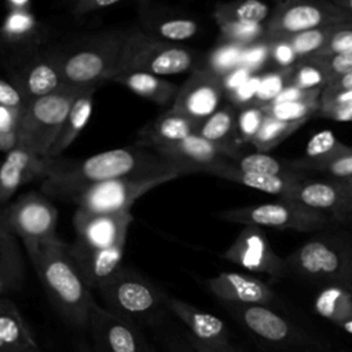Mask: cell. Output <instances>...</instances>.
Wrapping results in <instances>:
<instances>
[{"instance_id":"6da1fadb","label":"cell","mask_w":352,"mask_h":352,"mask_svg":"<svg viewBox=\"0 0 352 352\" xmlns=\"http://www.w3.org/2000/svg\"><path fill=\"white\" fill-rule=\"evenodd\" d=\"M191 170L155 150L132 144L69 161L66 168L40 183L41 192L48 198L76 201L91 186L116 179H158L179 177Z\"/></svg>"},{"instance_id":"7a4b0ae2","label":"cell","mask_w":352,"mask_h":352,"mask_svg":"<svg viewBox=\"0 0 352 352\" xmlns=\"http://www.w3.org/2000/svg\"><path fill=\"white\" fill-rule=\"evenodd\" d=\"M25 249L55 311L69 326L88 329L95 300L73 263L69 243L56 235Z\"/></svg>"},{"instance_id":"3957f363","label":"cell","mask_w":352,"mask_h":352,"mask_svg":"<svg viewBox=\"0 0 352 352\" xmlns=\"http://www.w3.org/2000/svg\"><path fill=\"white\" fill-rule=\"evenodd\" d=\"M131 29L113 28L88 33L51 50L65 85H100L116 76Z\"/></svg>"},{"instance_id":"277c9868","label":"cell","mask_w":352,"mask_h":352,"mask_svg":"<svg viewBox=\"0 0 352 352\" xmlns=\"http://www.w3.org/2000/svg\"><path fill=\"white\" fill-rule=\"evenodd\" d=\"M95 292L106 308L138 326H160L169 312L168 298L158 286L143 275L121 267Z\"/></svg>"},{"instance_id":"5b68a950","label":"cell","mask_w":352,"mask_h":352,"mask_svg":"<svg viewBox=\"0 0 352 352\" xmlns=\"http://www.w3.org/2000/svg\"><path fill=\"white\" fill-rule=\"evenodd\" d=\"M91 87V85H89ZM87 87H69L37 98L23 109L16 128V147L48 157L72 104Z\"/></svg>"},{"instance_id":"8992f818","label":"cell","mask_w":352,"mask_h":352,"mask_svg":"<svg viewBox=\"0 0 352 352\" xmlns=\"http://www.w3.org/2000/svg\"><path fill=\"white\" fill-rule=\"evenodd\" d=\"M194 65L195 56L186 47L153 37L142 29H131L120 55L116 76L142 72L164 77L184 73Z\"/></svg>"},{"instance_id":"52a82bcc","label":"cell","mask_w":352,"mask_h":352,"mask_svg":"<svg viewBox=\"0 0 352 352\" xmlns=\"http://www.w3.org/2000/svg\"><path fill=\"white\" fill-rule=\"evenodd\" d=\"M0 221L26 246L56 236L58 212L48 197L30 191L0 208Z\"/></svg>"},{"instance_id":"ba28073f","label":"cell","mask_w":352,"mask_h":352,"mask_svg":"<svg viewBox=\"0 0 352 352\" xmlns=\"http://www.w3.org/2000/svg\"><path fill=\"white\" fill-rule=\"evenodd\" d=\"M173 180V177L158 179H116L102 182L85 190L74 204L91 213H121L129 212L132 204L153 188Z\"/></svg>"},{"instance_id":"9c48e42d","label":"cell","mask_w":352,"mask_h":352,"mask_svg":"<svg viewBox=\"0 0 352 352\" xmlns=\"http://www.w3.org/2000/svg\"><path fill=\"white\" fill-rule=\"evenodd\" d=\"M96 352H155L140 326L121 318L95 302L89 315V327Z\"/></svg>"},{"instance_id":"30bf717a","label":"cell","mask_w":352,"mask_h":352,"mask_svg":"<svg viewBox=\"0 0 352 352\" xmlns=\"http://www.w3.org/2000/svg\"><path fill=\"white\" fill-rule=\"evenodd\" d=\"M67 162L62 158L36 155L21 147L10 150L0 161V206L8 202L19 187L44 182L62 172Z\"/></svg>"},{"instance_id":"8fae6325","label":"cell","mask_w":352,"mask_h":352,"mask_svg":"<svg viewBox=\"0 0 352 352\" xmlns=\"http://www.w3.org/2000/svg\"><path fill=\"white\" fill-rule=\"evenodd\" d=\"M132 220L131 212L91 213L78 208L73 216L76 239L95 249L125 245Z\"/></svg>"},{"instance_id":"7c38bea8","label":"cell","mask_w":352,"mask_h":352,"mask_svg":"<svg viewBox=\"0 0 352 352\" xmlns=\"http://www.w3.org/2000/svg\"><path fill=\"white\" fill-rule=\"evenodd\" d=\"M138 16L140 21V29L157 38L182 43L198 32V23L176 8L155 4L150 1H140L138 6Z\"/></svg>"},{"instance_id":"4fadbf2b","label":"cell","mask_w":352,"mask_h":352,"mask_svg":"<svg viewBox=\"0 0 352 352\" xmlns=\"http://www.w3.org/2000/svg\"><path fill=\"white\" fill-rule=\"evenodd\" d=\"M12 78L28 103L65 87L51 50L32 55L16 69Z\"/></svg>"},{"instance_id":"5bb4252c","label":"cell","mask_w":352,"mask_h":352,"mask_svg":"<svg viewBox=\"0 0 352 352\" xmlns=\"http://www.w3.org/2000/svg\"><path fill=\"white\" fill-rule=\"evenodd\" d=\"M69 246L73 263L91 292L96 290L122 267L121 261L125 245L95 249L76 239Z\"/></svg>"},{"instance_id":"9a60e30c","label":"cell","mask_w":352,"mask_h":352,"mask_svg":"<svg viewBox=\"0 0 352 352\" xmlns=\"http://www.w3.org/2000/svg\"><path fill=\"white\" fill-rule=\"evenodd\" d=\"M209 70H197L180 88L172 109L199 121L212 116L220 100V87Z\"/></svg>"},{"instance_id":"2e32d148","label":"cell","mask_w":352,"mask_h":352,"mask_svg":"<svg viewBox=\"0 0 352 352\" xmlns=\"http://www.w3.org/2000/svg\"><path fill=\"white\" fill-rule=\"evenodd\" d=\"M242 324L254 336L274 345H307L308 341L285 318L264 305H245L236 308Z\"/></svg>"},{"instance_id":"e0dca14e","label":"cell","mask_w":352,"mask_h":352,"mask_svg":"<svg viewBox=\"0 0 352 352\" xmlns=\"http://www.w3.org/2000/svg\"><path fill=\"white\" fill-rule=\"evenodd\" d=\"M198 128V121L170 107L139 129L136 144L150 148L173 144L191 135H197Z\"/></svg>"},{"instance_id":"ac0fdd59","label":"cell","mask_w":352,"mask_h":352,"mask_svg":"<svg viewBox=\"0 0 352 352\" xmlns=\"http://www.w3.org/2000/svg\"><path fill=\"white\" fill-rule=\"evenodd\" d=\"M168 308L170 315L176 316L187 327V333L194 340L216 345L230 344L227 327L220 318L170 296Z\"/></svg>"},{"instance_id":"d6986e66","label":"cell","mask_w":352,"mask_h":352,"mask_svg":"<svg viewBox=\"0 0 352 352\" xmlns=\"http://www.w3.org/2000/svg\"><path fill=\"white\" fill-rule=\"evenodd\" d=\"M0 352H40L18 307L4 298L0 308Z\"/></svg>"},{"instance_id":"ffe728a7","label":"cell","mask_w":352,"mask_h":352,"mask_svg":"<svg viewBox=\"0 0 352 352\" xmlns=\"http://www.w3.org/2000/svg\"><path fill=\"white\" fill-rule=\"evenodd\" d=\"M209 289L220 298L246 305H261L270 300V292L257 280L235 272L221 274L209 280Z\"/></svg>"},{"instance_id":"44dd1931","label":"cell","mask_w":352,"mask_h":352,"mask_svg":"<svg viewBox=\"0 0 352 352\" xmlns=\"http://www.w3.org/2000/svg\"><path fill=\"white\" fill-rule=\"evenodd\" d=\"M168 160H172L191 172L212 166L216 160L219 147L217 143H212L198 135H191L177 143L153 148Z\"/></svg>"},{"instance_id":"7402d4cb","label":"cell","mask_w":352,"mask_h":352,"mask_svg":"<svg viewBox=\"0 0 352 352\" xmlns=\"http://www.w3.org/2000/svg\"><path fill=\"white\" fill-rule=\"evenodd\" d=\"M110 81L124 85L133 94L154 102L160 106H170L173 104L179 88L175 82H170L162 77L142 73V72H126L114 76Z\"/></svg>"},{"instance_id":"603a6c76","label":"cell","mask_w":352,"mask_h":352,"mask_svg":"<svg viewBox=\"0 0 352 352\" xmlns=\"http://www.w3.org/2000/svg\"><path fill=\"white\" fill-rule=\"evenodd\" d=\"M98 87L99 85H91L84 88L81 94L76 98L60 129V133L58 135L55 143L48 153V157L60 158V154L76 140L80 132L85 128L92 114L94 94Z\"/></svg>"},{"instance_id":"cb8c5ba5","label":"cell","mask_w":352,"mask_h":352,"mask_svg":"<svg viewBox=\"0 0 352 352\" xmlns=\"http://www.w3.org/2000/svg\"><path fill=\"white\" fill-rule=\"evenodd\" d=\"M300 263L309 274H331L340 267L337 254L320 242H309L300 252Z\"/></svg>"},{"instance_id":"d4e9b609","label":"cell","mask_w":352,"mask_h":352,"mask_svg":"<svg viewBox=\"0 0 352 352\" xmlns=\"http://www.w3.org/2000/svg\"><path fill=\"white\" fill-rule=\"evenodd\" d=\"M37 30V21L30 11H8L0 28V37L7 43L16 44L29 40Z\"/></svg>"},{"instance_id":"484cf974","label":"cell","mask_w":352,"mask_h":352,"mask_svg":"<svg viewBox=\"0 0 352 352\" xmlns=\"http://www.w3.org/2000/svg\"><path fill=\"white\" fill-rule=\"evenodd\" d=\"M322 21V12L312 6H296L289 8L280 21V25L287 32H307Z\"/></svg>"},{"instance_id":"4316f807","label":"cell","mask_w":352,"mask_h":352,"mask_svg":"<svg viewBox=\"0 0 352 352\" xmlns=\"http://www.w3.org/2000/svg\"><path fill=\"white\" fill-rule=\"evenodd\" d=\"M232 125V117L228 110H219L209 116L204 124L198 128L197 135L212 142H220L223 138L227 136Z\"/></svg>"},{"instance_id":"83f0119b","label":"cell","mask_w":352,"mask_h":352,"mask_svg":"<svg viewBox=\"0 0 352 352\" xmlns=\"http://www.w3.org/2000/svg\"><path fill=\"white\" fill-rule=\"evenodd\" d=\"M23 109H7L0 106V151L8 153L16 147V128Z\"/></svg>"},{"instance_id":"f1b7e54d","label":"cell","mask_w":352,"mask_h":352,"mask_svg":"<svg viewBox=\"0 0 352 352\" xmlns=\"http://www.w3.org/2000/svg\"><path fill=\"white\" fill-rule=\"evenodd\" d=\"M301 201L312 208H329L336 202V191L331 186L315 183L305 186L300 192Z\"/></svg>"},{"instance_id":"f546056e","label":"cell","mask_w":352,"mask_h":352,"mask_svg":"<svg viewBox=\"0 0 352 352\" xmlns=\"http://www.w3.org/2000/svg\"><path fill=\"white\" fill-rule=\"evenodd\" d=\"M239 169L242 173L249 175L276 176L279 172V162L265 154H250L241 161Z\"/></svg>"},{"instance_id":"4dcf8cb0","label":"cell","mask_w":352,"mask_h":352,"mask_svg":"<svg viewBox=\"0 0 352 352\" xmlns=\"http://www.w3.org/2000/svg\"><path fill=\"white\" fill-rule=\"evenodd\" d=\"M250 219L264 226H282L289 220V210L282 205L267 204L254 208L250 212Z\"/></svg>"},{"instance_id":"1f68e13d","label":"cell","mask_w":352,"mask_h":352,"mask_svg":"<svg viewBox=\"0 0 352 352\" xmlns=\"http://www.w3.org/2000/svg\"><path fill=\"white\" fill-rule=\"evenodd\" d=\"M242 58V52L236 45H226L213 52L210 56V70L220 73L231 70Z\"/></svg>"},{"instance_id":"d6a6232c","label":"cell","mask_w":352,"mask_h":352,"mask_svg":"<svg viewBox=\"0 0 352 352\" xmlns=\"http://www.w3.org/2000/svg\"><path fill=\"white\" fill-rule=\"evenodd\" d=\"M120 3V0H78L70 4V14L76 19H82L88 15H94L117 7Z\"/></svg>"},{"instance_id":"836d02e7","label":"cell","mask_w":352,"mask_h":352,"mask_svg":"<svg viewBox=\"0 0 352 352\" xmlns=\"http://www.w3.org/2000/svg\"><path fill=\"white\" fill-rule=\"evenodd\" d=\"M22 260L23 257L16 242V236L11 234L0 221V265Z\"/></svg>"},{"instance_id":"e575fe53","label":"cell","mask_w":352,"mask_h":352,"mask_svg":"<svg viewBox=\"0 0 352 352\" xmlns=\"http://www.w3.org/2000/svg\"><path fill=\"white\" fill-rule=\"evenodd\" d=\"M232 14L236 18V22L243 23H257L263 21L268 14V7L257 0H248L242 4H239Z\"/></svg>"},{"instance_id":"d590c367","label":"cell","mask_w":352,"mask_h":352,"mask_svg":"<svg viewBox=\"0 0 352 352\" xmlns=\"http://www.w3.org/2000/svg\"><path fill=\"white\" fill-rule=\"evenodd\" d=\"M241 180L248 187L261 190L270 194H278L283 190V182L278 176H267V175H249L242 173Z\"/></svg>"},{"instance_id":"8d00e7d4","label":"cell","mask_w":352,"mask_h":352,"mask_svg":"<svg viewBox=\"0 0 352 352\" xmlns=\"http://www.w3.org/2000/svg\"><path fill=\"white\" fill-rule=\"evenodd\" d=\"M28 102L21 91L10 81L0 78V106L7 109H25Z\"/></svg>"},{"instance_id":"74e56055","label":"cell","mask_w":352,"mask_h":352,"mask_svg":"<svg viewBox=\"0 0 352 352\" xmlns=\"http://www.w3.org/2000/svg\"><path fill=\"white\" fill-rule=\"evenodd\" d=\"M323 40H324L323 33L320 30L312 29V30L298 33L293 38L292 45L297 54H307L318 50L323 44Z\"/></svg>"},{"instance_id":"f35d334b","label":"cell","mask_w":352,"mask_h":352,"mask_svg":"<svg viewBox=\"0 0 352 352\" xmlns=\"http://www.w3.org/2000/svg\"><path fill=\"white\" fill-rule=\"evenodd\" d=\"M336 143L334 135L330 131H322L312 136V139L307 144V154L311 157H316L327 153Z\"/></svg>"},{"instance_id":"ab89813d","label":"cell","mask_w":352,"mask_h":352,"mask_svg":"<svg viewBox=\"0 0 352 352\" xmlns=\"http://www.w3.org/2000/svg\"><path fill=\"white\" fill-rule=\"evenodd\" d=\"M307 111V107L300 102H286L276 103L274 109V114L279 121H289L294 118H300Z\"/></svg>"},{"instance_id":"60d3db41","label":"cell","mask_w":352,"mask_h":352,"mask_svg":"<svg viewBox=\"0 0 352 352\" xmlns=\"http://www.w3.org/2000/svg\"><path fill=\"white\" fill-rule=\"evenodd\" d=\"M282 89V80L278 76H270L261 80V84L257 89L256 96L261 100H270L280 94Z\"/></svg>"},{"instance_id":"b9f144b4","label":"cell","mask_w":352,"mask_h":352,"mask_svg":"<svg viewBox=\"0 0 352 352\" xmlns=\"http://www.w3.org/2000/svg\"><path fill=\"white\" fill-rule=\"evenodd\" d=\"M164 349L165 352H197L190 344L187 336H165L164 337Z\"/></svg>"},{"instance_id":"7bdbcfd3","label":"cell","mask_w":352,"mask_h":352,"mask_svg":"<svg viewBox=\"0 0 352 352\" xmlns=\"http://www.w3.org/2000/svg\"><path fill=\"white\" fill-rule=\"evenodd\" d=\"M260 125V114L256 110H246L239 117V128L246 135H253Z\"/></svg>"},{"instance_id":"ee69618b","label":"cell","mask_w":352,"mask_h":352,"mask_svg":"<svg viewBox=\"0 0 352 352\" xmlns=\"http://www.w3.org/2000/svg\"><path fill=\"white\" fill-rule=\"evenodd\" d=\"M330 48L336 54L352 51V30H342L334 34L330 43Z\"/></svg>"},{"instance_id":"f6af8a7d","label":"cell","mask_w":352,"mask_h":352,"mask_svg":"<svg viewBox=\"0 0 352 352\" xmlns=\"http://www.w3.org/2000/svg\"><path fill=\"white\" fill-rule=\"evenodd\" d=\"M331 69L338 74H348L352 72V51L337 54L331 59Z\"/></svg>"},{"instance_id":"bcb514c9","label":"cell","mask_w":352,"mask_h":352,"mask_svg":"<svg viewBox=\"0 0 352 352\" xmlns=\"http://www.w3.org/2000/svg\"><path fill=\"white\" fill-rule=\"evenodd\" d=\"M248 78H249V70H248V67H238V69H234V70L224 78V85H226L228 89L236 91Z\"/></svg>"},{"instance_id":"7dc6e473","label":"cell","mask_w":352,"mask_h":352,"mask_svg":"<svg viewBox=\"0 0 352 352\" xmlns=\"http://www.w3.org/2000/svg\"><path fill=\"white\" fill-rule=\"evenodd\" d=\"M190 344L194 346V349L197 352H236L230 344H224V345H216V344H205L201 341L194 340L188 333H186Z\"/></svg>"},{"instance_id":"c3c4849f","label":"cell","mask_w":352,"mask_h":352,"mask_svg":"<svg viewBox=\"0 0 352 352\" xmlns=\"http://www.w3.org/2000/svg\"><path fill=\"white\" fill-rule=\"evenodd\" d=\"M261 84V80L257 78V77H249L235 92H236V96L241 99V100H248L250 99L253 95L257 94V89Z\"/></svg>"},{"instance_id":"681fc988","label":"cell","mask_w":352,"mask_h":352,"mask_svg":"<svg viewBox=\"0 0 352 352\" xmlns=\"http://www.w3.org/2000/svg\"><path fill=\"white\" fill-rule=\"evenodd\" d=\"M320 80H322L320 73L316 69L309 67V66L301 69L298 73V82L302 87H314V85L319 84Z\"/></svg>"},{"instance_id":"f907efd6","label":"cell","mask_w":352,"mask_h":352,"mask_svg":"<svg viewBox=\"0 0 352 352\" xmlns=\"http://www.w3.org/2000/svg\"><path fill=\"white\" fill-rule=\"evenodd\" d=\"M331 173L337 176H351L352 175V154L348 157L338 158L330 165Z\"/></svg>"},{"instance_id":"816d5d0a","label":"cell","mask_w":352,"mask_h":352,"mask_svg":"<svg viewBox=\"0 0 352 352\" xmlns=\"http://www.w3.org/2000/svg\"><path fill=\"white\" fill-rule=\"evenodd\" d=\"M264 54H265V51H264L263 48H258V47H257V48H253V50H250V51L242 54L241 60H242L245 65H248V66H254V65H257V63L263 59Z\"/></svg>"},{"instance_id":"f5cc1de1","label":"cell","mask_w":352,"mask_h":352,"mask_svg":"<svg viewBox=\"0 0 352 352\" xmlns=\"http://www.w3.org/2000/svg\"><path fill=\"white\" fill-rule=\"evenodd\" d=\"M283 128V124L280 121H271L264 124L263 129H261V138L263 139H271L278 131H280Z\"/></svg>"},{"instance_id":"db71d44e","label":"cell","mask_w":352,"mask_h":352,"mask_svg":"<svg viewBox=\"0 0 352 352\" xmlns=\"http://www.w3.org/2000/svg\"><path fill=\"white\" fill-rule=\"evenodd\" d=\"M30 6L32 3L29 0H8L6 3V7L8 8V11H30Z\"/></svg>"},{"instance_id":"11a10c76","label":"cell","mask_w":352,"mask_h":352,"mask_svg":"<svg viewBox=\"0 0 352 352\" xmlns=\"http://www.w3.org/2000/svg\"><path fill=\"white\" fill-rule=\"evenodd\" d=\"M275 56L280 63H289L294 55L289 45H279L275 51Z\"/></svg>"},{"instance_id":"9f6ffc18","label":"cell","mask_w":352,"mask_h":352,"mask_svg":"<svg viewBox=\"0 0 352 352\" xmlns=\"http://www.w3.org/2000/svg\"><path fill=\"white\" fill-rule=\"evenodd\" d=\"M300 96V92L297 88H289L283 92H280L276 96V103H286V102H297V98Z\"/></svg>"},{"instance_id":"6f0895ef","label":"cell","mask_w":352,"mask_h":352,"mask_svg":"<svg viewBox=\"0 0 352 352\" xmlns=\"http://www.w3.org/2000/svg\"><path fill=\"white\" fill-rule=\"evenodd\" d=\"M336 117L340 121H352V106H345L340 109Z\"/></svg>"},{"instance_id":"680465c9","label":"cell","mask_w":352,"mask_h":352,"mask_svg":"<svg viewBox=\"0 0 352 352\" xmlns=\"http://www.w3.org/2000/svg\"><path fill=\"white\" fill-rule=\"evenodd\" d=\"M338 87L342 88L344 92H345V91H352V72L348 73V74H345V76L340 80Z\"/></svg>"},{"instance_id":"91938a15","label":"cell","mask_w":352,"mask_h":352,"mask_svg":"<svg viewBox=\"0 0 352 352\" xmlns=\"http://www.w3.org/2000/svg\"><path fill=\"white\" fill-rule=\"evenodd\" d=\"M337 102L341 103L344 107L345 106H352V91H345L338 95Z\"/></svg>"},{"instance_id":"94428289","label":"cell","mask_w":352,"mask_h":352,"mask_svg":"<svg viewBox=\"0 0 352 352\" xmlns=\"http://www.w3.org/2000/svg\"><path fill=\"white\" fill-rule=\"evenodd\" d=\"M76 352H96V351L94 349V346H91L85 341H82V342H80L77 345V351Z\"/></svg>"},{"instance_id":"6125c7cd","label":"cell","mask_w":352,"mask_h":352,"mask_svg":"<svg viewBox=\"0 0 352 352\" xmlns=\"http://www.w3.org/2000/svg\"><path fill=\"white\" fill-rule=\"evenodd\" d=\"M1 56H3V40L0 37V62H1Z\"/></svg>"},{"instance_id":"be15d7a7","label":"cell","mask_w":352,"mask_h":352,"mask_svg":"<svg viewBox=\"0 0 352 352\" xmlns=\"http://www.w3.org/2000/svg\"><path fill=\"white\" fill-rule=\"evenodd\" d=\"M6 298V297H4ZM4 298H0V308H1V305H3V301H4Z\"/></svg>"},{"instance_id":"e7e4bbea","label":"cell","mask_w":352,"mask_h":352,"mask_svg":"<svg viewBox=\"0 0 352 352\" xmlns=\"http://www.w3.org/2000/svg\"><path fill=\"white\" fill-rule=\"evenodd\" d=\"M349 6H351V8H352V1H351V3H349Z\"/></svg>"},{"instance_id":"03108f58","label":"cell","mask_w":352,"mask_h":352,"mask_svg":"<svg viewBox=\"0 0 352 352\" xmlns=\"http://www.w3.org/2000/svg\"><path fill=\"white\" fill-rule=\"evenodd\" d=\"M351 184H352V180H351Z\"/></svg>"}]
</instances>
